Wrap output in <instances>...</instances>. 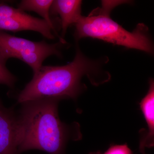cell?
<instances>
[{
	"label": "cell",
	"instance_id": "obj_1",
	"mask_svg": "<svg viewBox=\"0 0 154 154\" xmlns=\"http://www.w3.org/2000/svg\"><path fill=\"white\" fill-rule=\"evenodd\" d=\"M60 100L43 99L22 103L18 115L19 154L38 149L50 154H64L69 132L59 116Z\"/></svg>",
	"mask_w": 154,
	"mask_h": 154
},
{
	"label": "cell",
	"instance_id": "obj_2",
	"mask_svg": "<svg viewBox=\"0 0 154 154\" xmlns=\"http://www.w3.org/2000/svg\"><path fill=\"white\" fill-rule=\"evenodd\" d=\"M98 63L77 50L74 59L63 66H42L21 91L18 102L43 99H76L82 91L81 79L98 70Z\"/></svg>",
	"mask_w": 154,
	"mask_h": 154
},
{
	"label": "cell",
	"instance_id": "obj_3",
	"mask_svg": "<svg viewBox=\"0 0 154 154\" xmlns=\"http://www.w3.org/2000/svg\"><path fill=\"white\" fill-rule=\"evenodd\" d=\"M125 2L103 1L101 8L95 9L87 17L82 16L75 24V39L91 37L152 53L153 45L148 36V29L145 25L138 24L133 32H129L110 18L112 9Z\"/></svg>",
	"mask_w": 154,
	"mask_h": 154
},
{
	"label": "cell",
	"instance_id": "obj_4",
	"mask_svg": "<svg viewBox=\"0 0 154 154\" xmlns=\"http://www.w3.org/2000/svg\"><path fill=\"white\" fill-rule=\"evenodd\" d=\"M13 32L32 30L41 33L49 39L54 36L49 25L43 19L26 14L24 11L4 4H0V30Z\"/></svg>",
	"mask_w": 154,
	"mask_h": 154
},
{
	"label": "cell",
	"instance_id": "obj_5",
	"mask_svg": "<svg viewBox=\"0 0 154 154\" xmlns=\"http://www.w3.org/2000/svg\"><path fill=\"white\" fill-rule=\"evenodd\" d=\"M60 46L59 43L50 44L44 41H31L0 30V57L5 62L13 57L24 62L33 52L48 51L60 56Z\"/></svg>",
	"mask_w": 154,
	"mask_h": 154
},
{
	"label": "cell",
	"instance_id": "obj_6",
	"mask_svg": "<svg viewBox=\"0 0 154 154\" xmlns=\"http://www.w3.org/2000/svg\"><path fill=\"white\" fill-rule=\"evenodd\" d=\"M18 115L0 100V154H19Z\"/></svg>",
	"mask_w": 154,
	"mask_h": 154
},
{
	"label": "cell",
	"instance_id": "obj_7",
	"mask_svg": "<svg viewBox=\"0 0 154 154\" xmlns=\"http://www.w3.org/2000/svg\"><path fill=\"white\" fill-rule=\"evenodd\" d=\"M82 1L79 0L53 1L50 14L58 15L60 17L63 39L69 26L75 24L82 17Z\"/></svg>",
	"mask_w": 154,
	"mask_h": 154
},
{
	"label": "cell",
	"instance_id": "obj_8",
	"mask_svg": "<svg viewBox=\"0 0 154 154\" xmlns=\"http://www.w3.org/2000/svg\"><path fill=\"white\" fill-rule=\"evenodd\" d=\"M148 126V131L142 136L140 144V149L143 154H145V148L152 147L154 143V83L153 80H150L149 88L146 95L142 99L140 104Z\"/></svg>",
	"mask_w": 154,
	"mask_h": 154
},
{
	"label": "cell",
	"instance_id": "obj_9",
	"mask_svg": "<svg viewBox=\"0 0 154 154\" xmlns=\"http://www.w3.org/2000/svg\"><path fill=\"white\" fill-rule=\"evenodd\" d=\"M53 0H23L19 5V9L22 11H33L42 17L56 33L53 22L50 17V8Z\"/></svg>",
	"mask_w": 154,
	"mask_h": 154
},
{
	"label": "cell",
	"instance_id": "obj_10",
	"mask_svg": "<svg viewBox=\"0 0 154 154\" xmlns=\"http://www.w3.org/2000/svg\"><path fill=\"white\" fill-rule=\"evenodd\" d=\"M5 64V62L0 57V85L13 88L16 82V78L7 68Z\"/></svg>",
	"mask_w": 154,
	"mask_h": 154
},
{
	"label": "cell",
	"instance_id": "obj_11",
	"mask_svg": "<svg viewBox=\"0 0 154 154\" xmlns=\"http://www.w3.org/2000/svg\"><path fill=\"white\" fill-rule=\"evenodd\" d=\"M89 154H133L132 151L127 144L111 146L104 153L97 152Z\"/></svg>",
	"mask_w": 154,
	"mask_h": 154
}]
</instances>
